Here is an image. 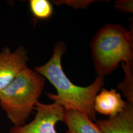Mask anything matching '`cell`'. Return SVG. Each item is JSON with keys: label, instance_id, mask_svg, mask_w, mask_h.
Returning a JSON list of instances; mask_svg holds the SVG:
<instances>
[{"label": "cell", "instance_id": "1", "mask_svg": "<svg viewBox=\"0 0 133 133\" xmlns=\"http://www.w3.org/2000/svg\"><path fill=\"white\" fill-rule=\"evenodd\" d=\"M66 51L65 43H57L49 60L42 66L36 67L35 71L48 79L55 88L56 94L46 93L54 103L65 110H75L85 114L92 121H96L94 100L104 84V77L97 76L92 84L86 87L73 84L62 69L61 59Z\"/></svg>", "mask_w": 133, "mask_h": 133}, {"label": "cell", "instance_id": "12", "mask_svg": "<svg viewBox=\"0 0 133 133\" xmlns=\"http://www.w3.org/2000/svg\"><path fill=\"white\" fill-rule=\"evenodd\" d=\"M132 0H118L115 1L114 6L115 9L125 13H133Z\"/></svg>", "mask_w": 133, "mask_h": 133}, {"label": "cell", "instance_id": "4", "mask_svg": "<svg viewBox=\"0 0 133 133\" xmlns=\"http://www.w3.org/2000/svg\"><path fill=\"white\" fill-rule=\"evenodd\" d=\"M36 114L30 123L21 126H14L10 133H59L56 125L63 122L65 109L55 103L44 104L39 101L35 105Z\"/></svg>", "mask_w": 133, "mask_h": 133}, {"label": "cell", "instance_id": "7", "mask_svg": "<svg viewBox=\"0 0 133 133\" xmlns=\"http://www.w3.org/2000/svg\"><path fill=\"white\" fill-rule=\"evenodd\" d=\"M95 121L103 133H133V105L127 103L121 112Z\"/></svg>", "mask_w": 133, "mask_h": 133}, {"label": "cell", "instance_id": "3", "mask_svg": "<svg viewBox=\"0 0 133 133\" xmlns=\"http://www.w3.org/2000/svg\"><path fill=\"white\" fill-rule=\"evenodd\" d=\"M45 79L37 72L25 68L0 92V105L14 126L26 124L42 94Z\"/></svg>", "mask_w": 133, "mask_h": 133}, {"label": "cell", "instance_id": "11", "mask_svg": "<svg viewBox=\"0 0 133 133\" xmlns=\"http://www.w3.org/2000/svg\"><path fill=\"white\" fill-rule=\"evenodd\" d=\"M95 1L89 0H69V1H53V2L55 5H59L62 4H66V5L71 6L74 9H85L88 5Z\"/></svg>", "mask_w": 133, "mask_h": 133}, {"label": "cell", "instance_id": "9", "mask_svg": "<svg viewBox=\"0 0 133 133\" xmlns=\"http://www.w3.org/2000/svg\"><path fill=\"white\" fill-rule=\"evenodd\" d=\"M30 8L34 16L39 19H47L51 17L53 8L51 3L48 0H31Z\"/></svg>", "mask_w": 133, "mask_h": 133}, {"label": "cell", "instance_id": "5", "mask_svg": "<svg viewBox=\"0 0 133 133\" xmlns=\"http://www.w3.org/2000/svg\"><path fill=\"white\" fill-rule=\"evenodd\" d=\"M28 60L27 51L22 46L13 52L8 47L3 49L0 53V92L27 68Z\"/></svg>", "mask_w": 133, "mask_h": 133}, {"label": "cell", "instance_id": "2", "mask_svg": "<svg viewBox=\"0 0 133 133\" xmlns=\"http://www.w3.org/2000/svg\"><path fill=\"white\" fill-rule=\"evenodd\" d=\"M91 49L98 76L110 74L120 62L133 66L132 31L118 24H106L95 35Z\"/></svg>", "mask_w": 133, "mask_h": 133}, {"label": "cell", "instance_id": "6", "mask_svg": "<svg viewBox=\"0 0 133 133\" xmlns=\"http://www.w3.org/2000/svg\"><path fill=\"white\" fill-rule=\"evenodd\" d=\"M127 104L116 89L108 90L103 88L95 97L94 109L96 113L110 117L123 111Z\"/></svg>", "mask_w": 133, "mask_h": 133}, {"label": "cell", "instance_id": "10", "mask_svg": "<svg viewBox=\"0 0 133 133\" xmlns=\"http://www.w3.org/2000/svg\"><path fill=\"white\" fill-rule=\"evenodd\" d=\"M125 77L124 81L117 85L118 89L121 91L127 99V103L133 105V66H129L122 63Z\"/></svg>", "mask_w": 133, "mask_h": 133}, {"label": "cell", "instance_id": "8", "mask_svg": "<svg viewBox=\"0 0 133 133\" xmlns=\"http://www.w3.org/2000/svg\"><path fill=\"white\" fill-rule=\"evenodd\" d=\"M63 122L68 127L66 133H103L93 121L75 110H65Z\"/></svg>", "mask_w": 133, "mask_h": 133}]
</instances>
